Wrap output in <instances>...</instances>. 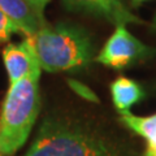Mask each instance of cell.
Instances as JSON below:
<instances>
[{
    "instance_id": "obj_3",
    "label": "cell",
    "mask_w": 156,
    "mask_h": 156,
    "mask_svg": "<svg viewBox=\"0 0 156 156\" xmlns=\"http://www.w3.org/2000/svg\"><path fill=\"white\" fill-rule=\"evenodd\" d=\"M37 68L23 80L9 85L0 111V152L13 156L25 144L39 113V77Z\"/></svg>"
},
{
    "instance_id": "obj_1",
    "label": "cell",
    "mask_w": 156,
    "mask_h": 156,
    "mask_svg": "<svg viewBox=\"0 0 156 156\" xmlns=\"http://www.w3.org/2000/svg\"><path fill=\"white\" fill-rule=\"evenodd\" d=\"M23 156H133L90 126L60 117L43 121Z\"/></svg>"
},
{
    "instance_id": "obj_4",
    "label": "cell",
    "mask_w": 156,
    "mask_h": 156,
    "mask_svg": "<svg viewBox=\"0 0 156 156\" xmlns=\"http://www.w3.org/2000/svg\"><path fill=\"white\" fill-rule=\"evenodd\" d=\"M155 52V48L135 38L126 29V25H117L113 34L98 53L96 61L120 70L152 56Z\"/></svg>"
},
{
    "instance_id": "obj_2",
    "label": "cell",
    "mask_w": 156,
    "mask_h": 156,
    "mask_svg": "<svg viewBox=\"0 0 156 156\" xmlns=\"http://www.w3.org/2000/svg\"><path fill=\"white\" fill-rule=\"evenodd\" d=\"M44 72L58 73L89 65L95 46L85 29L72 23H47L30 37Z\"/></svg>"
},
{
    "instance_id": "obj_11",
    "label": "cell",
    "mask_w": 156,
    "mask_h": 156,
    "mask_svg": "<svg viewBox=\"0 0 156 156\" xmlns=\"http://www.w3.org/2000/svg\"><path fill=\"white\" fill-rule=\"evenodd\" d=\"M25 2L35 11V13L39 17L44 18V9L47 7V4L50 3V0H25Z\"/></svg>"
},
{
    "instance_id": "obj_7",
    "label": "cell",
    "mask_w": 156,
    "mask_h": 156,
    "mask_svg": "<svg viewBox=\"0 0 156 156\" xmlns=\"http://www.w3.org/2000/svg\"><path fill=\"white\" fill-rule=\"evenodd\" d=\"M0 11L17 23L25 38L33 37L46 25V20L39 17L25 0H0Z\"/></svg>"
},
{
    "instance_id": "obj_10",
    "label": "cell",
    "mask_w": 156,
    "mask_h": 156,
    "mask_svg": "<svg viewBox=\"0 0 156 156\" xmlns=\"http://www.w3.org/2000/svg\"><path fill=\"white\" fill-rule=\"evenodd\" d=\"M13 34H22V30L12 18L0 11V43L8 42Z\"/></svg>"
},
{
    "instance_id": "obj_13",
    "label": "cell",
    "mask_w": 156,
    "mask_h": 156,
    "mask_svg": "<svg viewBox=\"0 0 156 156\" xmlns=\"http://www.w3.org/2000/svg\"><path fill=\"white\" fill-rule=\"evenodd\" d=\"M133 2H134L135 4H138V3H142V2H146V0H133Z\"/></svg>"
},
{
    "instance_id": "obj_15",
    "label": "cell",
    "mask_w": 156,
    "mask_h": 156,
    "mask_svg": "<svg viewBox=\"0 0 156 156\" xmlns=\"http://www.w3.org/2000/svg\"><path fill=\"white\" fill-rule=\"evenodd\" d=\"M155 156H156V155H155Z\"/></svg>"
},
{
    "instance_id": "obj_6",
    "label": "cell",
    "mask_w": 156,
    "mask_h": 156,
    "mask_svg": "<svg viewBox=\"0 0 156 156\" xmlns=\"http://www.w3.org/2000/svg\"><path fill=\"white\" fill-rule=\"evenodd\" d=\"M3 61L8 73L9 85L23 80L34 69L41 68L30 38H25L21 43H8L3 50Z\"/></svg>"
},
{
    "instance_id": "obj_8",
    "label": "cell",
    "mask_w": 156,
    "mask_h": 156,
    "mask_svg": "<svg viewBox=\"0 0 156 156\" xmlns=\"http://www.w3.org/2000/svg\"><path fill=\"white\" fill-rule=\"evenodd\" d=\"M109 89L113 105L120 113L128 112L131 107L140 101L144 96V91L140 85L128 77L116 78L111 83Z\"/></svg>"
},
{
    "instance_id": "obj_5",
    "label": "cell",
    "mask_w": 156,
    "mask_h": 156,
    "mask_svg": "<svg viewBox=\"0 0 156 156\" xmlns=\"http://www.w3.org/2000/svg\"><path fill=\"white\" fill-rule=\"evenodd\" d=\"M61 3L68 11L94 14L116 26L144 23L128 8L124 0H61Z\"/></svg>"
},
{
    "instance_id": "obj_12",
    "label": "cell",
    "mask_w": 156,
    "mask_h": 156,
    "mask_svg": "<svg viewBox=\"0 0 156 156\" xmlns=\"http://www.w3.org/2000/svg\"><path fill=\"white\" fill-rule=\"evenodd\" d=\"M152 27L156 30V14H155V17H154V21H152Z\"/></svg>"
},
{
    "instance_id": "obj_9",
    "label": "cell",
    "mask_w": 156,
    "mask_h": 156,
    "mask_svg": "<svg viewBox=\"0 0 156 156\" xmlns=\"http://www.w3.org/2000/svg\"><path fill=\"white\" fill-rule=\"evenodd\" d=\"M120 120L126 128L134 131L136 135L142 136L147 142V148L143 156L156 155V113L152 116H134L130 112L120 113Z\"/></svg>"
},
{
    "instance_id": "obj_14",
    "label": "cell",
    "mask_w": 156,
    "mask_h": 156,
    "mask_svg": "<svg viewBox=\"0 0 156 156\" xmlns=\"http://www.w3.org/2000/svg\"><path fill=\"white\" fill-rule=\"evenodd\" d=\"M0 156H4V155H3V154H2V152H0Z\"/></svg>"
}]
</instances>
